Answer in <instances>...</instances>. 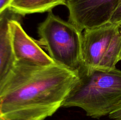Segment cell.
Masks as SVG:
<instances>
[{
    "label": "cell",
    "mask_w": 121,
    "mask_h": 120,
    "mask_svg": "<svg viewBox=\"0 0 121 120\" xmlns=\"http://www.w3.org/2000/svg\"><path fill=\"white\" fill-rule=\"evenodd\" d=\"M109 117L113 120H121V100L108 115Z\"/></svg>",
    "instance_id": "10"
},
{
    "label": "cell",
    "mask_w": 121,
    "mask_h": 120,
    "mask_svg": "<svg viewBox=\"0 0 121 120\" xmlns=\"http://www.w3.org/2000/svg\"><path fill=\"white\" fill-rule=\"evenodd\" d=\"M109 22L118 25H121V1L117 8H116Z\"/></svg>",
    "instance_id": "9"
},
{
    "label": "cell",
    "mask_w": 121,
    "mask_h": 120,
    "mask_svg": "<svg viewBox=\"0 0 121 120\" xmlns=\"http://www.w3.org/2000/svg\"><path fill=\"white\" fill-rule=\"evenodd\" d=\"M12 1L13 0H0V15L9 8Z\"/></svg>",
    "instance_id": "11"
},
{
    "label": "cell",
    "mask_w": 121,
    "mask_h": 120,
    "mask_svg": "<svg viewBox=\"0 0 121 120\" xmlns=\"http://www.w3.org/2000/svg\"><path fill=\"white\" fill-rule=\"evenodd\" d=\"M0 120H1V119H0Z\"/></svg>",
    "instance_id": "14"
},
{
    "label": "cell",
    "mask_w": 121,
    "mask_h": 120,
    "mask_svg": "<svg viewBox=\"0 0 121 120\" xmlns=\"http://www.w3.org/2000/svg\"><path fill=\"white\" fill-rule=\"evenodd\" d=\"M121 0H66L69 22L81 31L109 22Z\"/></svg>",
    "instance_id": "5"
},
{
    "label": "cell",
    "mask_w": 121,
    "mask_h": 120,
    "mask_svg": "<svg viewBox=\"0 0 121 120\" xmlns=\"http://www.w3.org/2000/svg\"><path fill=\"white\" fill-rule=\"evenodd\" d=\"M1 14L0 15V24H1Z\"/></svg>",
    "instance_id": "12"
},
{
    "label": "cell",
    "mask_w": 121,
    "mask_h": 120,
    "mask_svg": "<svg viewBox=\"0 0 121 120\" xmlns=\"http://www.w3.org/2000/svg\"><path fill=\"white\" fill-rule=\"evenodd\" d=\"M121 61L120 25L108 22L82 32V68L92 70L115 69Z\"/></svg>",
    "instance_id": "4"
},
{
    "label": "cell",
    "mask_w": 121,
    "mask_h": 120,
    "mask_svg": "<svg viewBox=\"0 0 121 120\" xmlns=\"http://www.w3.org/2000/svg\"><path fill=\"white\" fill-rule=\"evenodd\" d=\"M66 0H13L9 8L19 15L42 13L52 11L60 5H65Z\"/></svg>",
    "instance_id": "8"
},
{
    "label": "cell",
    "mask_w": 121,
    "mask_h": 120,
    "mask_svg": "<svg viewBox=\"0 0 121 120\" xmlns=\"http://www.w3.org/2000/svg\"><path fill=\"white\" fill-rule=\"evenodd\" d=\"M79 81L63 104V107H79L87 116L100 118L109 115L121 100V70L80 68Z\"/></svg>",
    "instance_id": "2"
},
{
    "label": "cell",
    "mask_w": 121,
    "mask_h": 120,
    "mask_svg": "<svg viewBox=\"0 0 121 120\" xmlns=\"http://www.w3.org/2000/svg\"><path fill=\"white\" fill-rule=\"evenodd\" d=\"M40 43L57 65L78 72L82 67V31L75 25L48 12L38 26Z\"/></svg>",
    "instance_id": "3"
},
{
    "label": "cell",
    "mask_w": 121,
    "mask_h": 120,
    "mask_svg": "<svg viewBox=\"0 0 121 120\" xmlns=\"http://www.w3.org/2000/svg\"><path fill=\"white\" fill-rule=\"evenodd\" d=\"M78 81V72L56 64L16 62L0 87V119L44 120L62 107Z\"/></svg>",
    "instance_id": "1"
},
{
    "label": "cell",
    "mask_w": 121,
    "mask_h": 120,
    "mask_svg": "<svg viewBox=\"0 0 121 120\" xmlns=\"http://www.w3.org/2000/svg\"><path fill=\"white\" fill-rule=\"evenodd\" d=\"M120 27H121V25H120Z\"/></svg>",
    "instance_id": "13"
},
{
    "label": "cell",
    "mask_w": 121,
    "mask_h": 120,
    "mask_svg": "<svg viewBox=\"0 0 121 120\" xmlns=\"http://www.w3.org/2000/svg\"><path fill=\"white\" fill-rule=\"evenodd\" d=\"M20 15L15 14L8 21V31L13 54L16 62H24L39 66L55 64L35 40L25 32L18 21Z\"/></svg>",
    "instance_id": "6"
},
{
    "label": "cell",
    "mask_w": 121,
    "mask_h": 120,
    "mask_svg": "<svg viewBox=\"0 0 121 120\" xmlns=\"http://www.w3.org/2000/svg\"><path fill=\"white\" fill-rule=\"evenodd\" d=\"M15 13L9 8L1 14L0 24V87L15 66L14 58L8 31V21Z\"/></svg>",
    "instance_id": "7"
}]
</instances>
